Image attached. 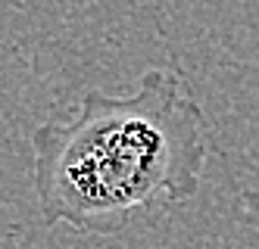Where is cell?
<instances>
[{
  "instance_id": "obj_1",
  "label": "cell",
  "mask_w": 259,
  "mask_h": 249,
  "mask_svg": "<svg viewBox=\"0 0 259 249\" xmlns=\"http://www.w3.org/2000/svg\"><path fill=\"white\" fill-rule=\"evenodd\" d=\"M44 221L113 237L197 193L206 116L172 69H147L128 97L91 90L66 122L31 134Z\"/></svg>"
}]
</instances>
